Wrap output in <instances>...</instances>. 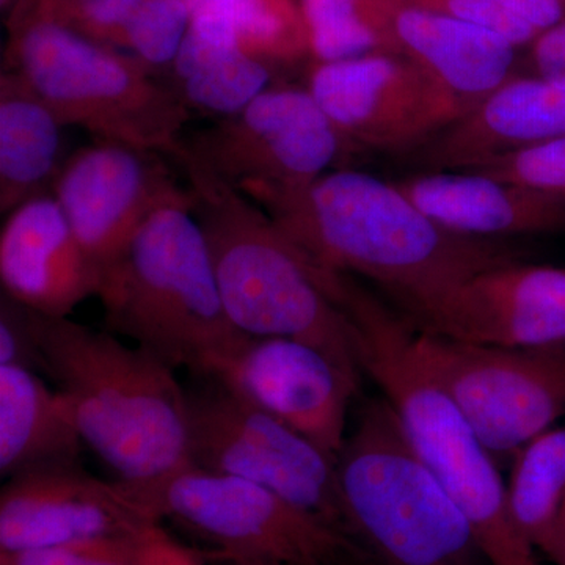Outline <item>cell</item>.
Listing matches in <instances>:
<instances>
[{
  "instance_id": "1",
  "label": "cell",
  "mask_w": 565,
  "mask_h": 565,
  "mask_svg": "<svg viewBox=\"0 0 565 565\" xmlns=\"http://www.w3.org/2000/svg\"><path fill=\"white\" fill-rule=\"evenodd\" d=\"M321 269L374 282L408 313L475 275L522 262L504 241L445 228L399 188L340 169L300 188H239Z\"/></svg>"
},
{
  "instance_id": "22",
  "label": "cell",
  "mask_w": 565,
  "mask_h": 565,
  "mask_svg": "<svg viewBox=\"0 0 565 565\" xmlns=\"http://www.w3.org/2000/svg\"><path fill=\"white\" fill-rule=\"evenodd\" d=\"M50 104L21 74L0 76V211L50 195L61 172L62 131Z\"/></svg>"
},
{
  "instance_id": "23",
  "label": "cell",
  "mask_w": 565,
  "mask_h": 565,
  "mask_svg": "<svg viewBox=\"0 0 565 565\" xmlns=\"http://www.w3.org/2000/svg\"><path fill=\"white\" fill-rule=\"evenodd\" d=\"M29 7L152 70L172 66L191 22L185 0H32Z\"/></svg>"
},
{
  "instance_id": "25",
  "label": "cell",
  "mask_w": 565,
  "mask_h": 565,
  "mask_svg": "<svg viewBox=\"0 0 565 565\" xmlns=\"http://www.w3.org/2000/svg\"><path fill=\"white\" fill-rule=\"evenodd\" d=\"M191 17L218 25L248 57L278 74L311 55L299 0H185Z\"/></svg>"
},
{
  "instance_id": "18",
  "label": "cell",
  "mask_w": 565,
  "mask_h": 565,
  "mask_svg": "<svg viewBox=\"0 0 565 565\" xmlns=\"http://www.w3.org/2000/svg\"><path fill=\"white\" fill-rule=\"evenodd\" d=\"M385 51L403 55L445 85L465 114L514 76L515 50L479 28L397 0H370Z\"/></svg>"
},
{
  "instance_id": "11",
  "label": "cell",
  "mask_w": 565,
  "mask_h": 565,
  "mask_svg": "<svg viewBox=\"0 0 565 565\" xmlns=\"http://www.w3.org/2000/svg\"><path fill=\"white\" fill-rule=\"evenodd\" d=\"M184 148L236 189L300 188L351 154L311 92L281 82L184 139Z\"/></svg>"
},
{
  "instance_id": "28",
  "label": "cell",
  "mask_w": 565,
  "mask_h": 565,
  "mask_svg": "<svg viewBox=\"0 0 565 565\" xmlns=\"http://www.w3.org/2000/svg\"><path fill=\"white\" fill-rule=\"evenodd\" d=\"M465 172L565 199V136L497 156Z\"/></svg>"
},
{
  "instance_id": "15",
  "label": "cell",
  "mask_w": 565,
  "mask_h": 565,
  "mask_svg": "<svg viewBox=\"0 0 565 565\" xmlns=\"http://www.w3.org/2000/svg\"><path fill=\"white\" fill-rule=\"evenodd\" d=\"M418 332L471 344H565V269L523 262L475 275L399 313Z\"/></svg>"
},
{
  "instance_id": "5",
  "label": "cell",
  "mask_w": 565,
  "mask_h": 565,
  "mask_svg": "<svg viewBox=\"0 0 565 565\" xmlns=\"http://www.w3.org/2000/svg\"><path fill=\"white\" fill-rule=\"evenodd\" d=\"M107 332L178 370L207 377L247 340L226 313L192 203L162 207L104 267L98 294Z\"/></svg>"
},
{
  "instance_id": "27",
  "label": "cell",
  "mask_w": 565,
  "mask_h": 565,
  "mask_svg": "<svg viewBox=\"0 0 565 565\" xmlns=\"http://www.w3.org/2000/svg\"><path fill=\"white\" fill-rule=\"evenodd\" d=\"M313 62L386 52L370 0H299Z\"/></svg>"
},
{
  "instance_id": "9",
  "label": "cell",
  "mask_w": 565,
  "mask_h": 565,
  "mask_svg": "<svg viewBox=\"0 0 565 565\" xmlns=\"http://www.w3.org/2000/svg\"><path fill=\"white\" fill-rule=\"evenodd\" d=\"M188 392L189 460L273 490L349 534L338 457L212 377ZM352 539V537H351Z\"/></svg>"
},
{
  "instance_id": "30",
  "label": "cell",
  "mask_w": 565,
  "mask_h": 565,
  "mask_svg": "<svg viewBox=\"0 0 565 565\" xmlns=\"http://www.w3.org/2000/svg\"><path fill=\"white\" fill-rule=\"evenodd\" d=\"M0 366L41 370L33 311L2 294L0 300Z\"/></svg>"
},
{
  "instance_id": "13",
  "label": "cell",
  "mask_w": 565,
  "mask_h": 565,
  "mask_svg": "<svg viewBox=\"0 0 565 565\" xmlns=\"http://www.w3.org/2000/svg\"><path fill=\"white\" fill-rule=\"evenodd\" d=\"M167 156L111 140H93L63 162L52 195L82 247L109 266L162 207L192 203Z\"/></svg>"
},
{
  "instance_id": "32",
  "label": "cell",
  "mask_w": 565,
  "mask_h": 565,
  "mask_svg": "<svg viewBox=\"0 0 565 565\" xmlns=\"http://www.w3.org/2000/svg\"><path fill=\"white\" fill-rule=\"evenodd\" d=\"M530 62L535 76L565 84V21L531 44Z\"/></svg>"
},
{
  "instance_id": "21",
  "label": "cell",
  "mask_w": 565,
  "mask_h": 565,
  "mask_svg": "<svg viewBox=\"0 0 565 565\" xmlns=\"http://www.w3.org/2000/svg\"><path fill=\"white\" fill-rule=\"evenodd\" d=\"M84 438L65 393L35 371L0 366V473L3 478L79 462Z\"/></svg>"
},
{
  "instance_id": "4",
  "label": "cell",
  "mask_w": 565,
  "mask_h": 565,
  "mask_svg": "<svg viewBox=\"0 0 565 565\" xmlns=\"http://www.w3.org/2000/svg\"><path fill=\"white\" fill-rule=\"evenodd\" d=\"M41 370L68 397L84 444L125 481L189 460L188 392L158 355L71 321L33 313Z\"/></svg>"
},
{
  "instance_id": "20",
  "label": "cell",
  "mask_w": 565,
  "mask_h": 565,
  "mask_svg": "<svg viewBox=\"0 0 565 565\" xmlns=\"http://www.w3.org/2000/svg\"><path fill=\"white\" fill-rule=\"evenodd\" d=\"M435 222L478 239L565 232V199L484 174L419 172L396 182Z\"/></svg>"
},
{
  "instance_id": "12",
  "label": "cell",
  "mask_w": 565,
  "mask_h": 565,
  "mask_svg": "<svg viewBox=\"0 0 565 565\" xmlns=\"http://www.w3.org/2000/svg\"><path fill=\"white\" fill-rule=\"evenodd\" d=\"M307 88L351 154H412L465 115L441 82L392 52L313 62Z\"/></svg>"
},
{
  "instance_id": "7",
  "label": "cell",
  "mask_w": 565,
  "mask_h": 565,
  "mask_svg": "<svg viewBox=\"0 0 565 565\" xmlns=\"http://www.w3.org/2000/svg\"><path fill=\"white\" fill-rule=\"evenodd\" d=\"M7 70L21 74L65 126L172 159L191 110L156 70L31 9L11 18Z\"/></svg>"
},
{
  "instance_id": "31",
  "label": "cell",
  "mask_w": 565,
  "mask_h": 565,
  "mask_svg": "<svg viewBox=\"0 0 565 565\" xmlns=\"http://www.w3.org/2000/svg\"><path fill=\"white\" fill-rule=\"evenodd\" d=\"M139 565H215L214 553L189 545L156 523L141 535Z\"/></svg>"
},
{
  "instance_id": "19",
  "label": "cell",
  "mask_w": 565,
  "mask_h": 565,
  "mask_svg": "<svg viewBox=\"0 0 565 565\" xmlns=\"http://www.w3.org/2000/svg\"><path fill=\"white\" fill-rule=\"evenodd\" d=\"M565 136V84L512 76L408 156L419 172L465 170L497 156Z\"/></svg>"
},
{
  "instance_id": "34",
  "label": "cell",
  "mask_w": 565,
  "mask_h": 565,
  "mask_svg": "<svg viewBox=\"0 0 565 565\" xmlns=\"http://www.w3.org/2000/svg\"><path fill=\"white\" fill-rule=\"evenodd\" d=\"M215 565H285L273 561L250 559V557H222L214 559Z\"/></svg>"
},
{
  "instance_id": "16",
  "label": "cell",
  "mask_w": 565,
  "mask_h": 565,
  "mask_svg": "<svg viewBox=\"0 0 565 565\" xmlns=\"http://www.w3.org/2000/svg\"><path fill=\"white\" fill-rule=\"evenodd\" d=\"M156 523L122 479L103 481L79 462L22 471L0 493V552L136 534Z\"/></svg>"
},
{
  "instance_id": "6",
  "label": "cell",
  "mask_w": 565,
  "mask_h": 565,
  "mask_svg": "<svg viewBox=\"0 0 565 565\" xmlns=\"http://www.w3.org/2000/svg\"><path fill=\"white\" fill-rule=\"evenodd\" d=\"M349 534L382 565H489L444 484L405 440L393 412L371 401L337 459Z\"/></svg>"
},
{
  "instance_id": "14",
  "label": "cell",
  "mask_w": 565,
  "mask_h": 565,
  "mask_svg": "<svg viewBox=\"0 0 565 565\" xmlns=\"http://www.w3.org/2000/svg\"><path fill=\"white\" fill-rule=\"evenodd\" d=\"M207 377L338 457L360 379L315 345L289 338H247Z\"/></svg>"
},
{
  "instance_id": "3",
  "label": "cell",
  "mask_w": 565,
  "mask_h": 565,
  "mask_svg": "<svg viewBox=\"0 0 565 565\" xmlns=\"http://www.w3.org/2000/svg\"><path fill=\"white\" fill-rule=\"evenodd\" d=\"M172 161L184 173L192 212L234 326L250 338H289L315 345L362 377L351 322L323 288L318 266L259 204L196 162L184 141Z\"/></svg>"
},
{
  "instance_id": "17",
  "label": "cell",
  "mask_w": 565,
  "mask_h": 565,
  "mask_svg": "<svg viewBox=\"0 0 565 565\" xmlns=\"http://www.w3.org/2000/svg\"><path fill=\"white\" fill-rule=\"evenodd\" d=\"M102 274L52 193L7 214L0 233V282L14 302L47 318H68L98 294Z\"/></svg>"
},
{
  "instance_id": "33",
  "label": "cell",
  "mask_w": 565,
  "mask_h": 565,
  "mask_svg": "<svg viewBox=\"0 0 565 565\" xmlns=\"http://www.w3.org/2000/svg\"><path fill=\"white\" fill-rule=\"evenodd\" d=\"M544 553L556 563L565 565V509L563 515H561L559 523H557L555 534H553L552 541L546 545Z\"/></svg>"
},
{
  "instance_id": "26",
  "label": "cell",
  "mask_w": 565,
  "mask_h": 565,
  "mask_svg": "<svg viewBox=\"0 0 565 565\" xmlns=\"http://www.w3.org/2000/svg\"><path fill=\"white\" fill-rule=\"evenodd\" d=\"M511 460L509 511L527 544L544 552L565 509V426L539 435Z\"/></svg>"
},
{
  "instance_id": "10",
  "label": "cell",
  "mask_w": 565,
  "mask_h": 565,
  "mask_svg": "<svg viewBox=\"0 0 565 565\" xmlns=\"http://www.w3.org/2000/svg\"><path fill=\"white\" fill-rule=\"evenodd\" d=\"M416 343L497 462L511 460L565 415V344H471L418 330Z\"/></svg>"
},
{
  "instance_id": "8",
  "label": "cell",
  "mask_w": 565,
  "mask_h": 565,
  "mask_svg": "<svg viewBox=\"0 0 565 565\" xmlns=\"http://www.w3.org/2000/svg\"><path fill=\"white\" fill-rule=\"evenodd\" d=\"M126 484L154 522L180 527L215 559L250 557L285 565H364L371 559L321 516L243 479L189 463Z\"/></svg>"
},
{
  "instance_id": "29",
  "label": "cell",
  "mask_w": 565,
  "mask_h": 565,
  "mask_svg": "<svg viewBox=\"0 0 565 565\" xmlns=\"http://www.w3.org/2000/svg\"><path fill=\"white\" fill-rule=\"evenodd\" d=\"M145 531L84 539L21 552H0V565H139L141 535Z\"/></svg>"
},
{
  "instance_id": "2",
  "label": "cell",
  "mask_w": 565,
  "mask_h": 565,
  "mask_svg": "<svg viewBox=\"0 0 565 565\" xmlns=\"http://www.w3.org/2000/svg\"><path fill=\"white\" fill-rule=\"evenodd\" d=\"M327 291L351 322L356 360L419 460L444 484L489 565H539L516 530L505 481L478 433L419 353L416 330L351 275L329 273Z\"/></svg>"
},
{
  "instance_id": "24",
  "label": "cell",
  "mask_w": 565,
  "mask_h": 565,
  "mask_svg": "<svg viewBox=\"0 0 565 565\" xmlns=\"http://www.w3.org/2000/svg\"><path fill=\"white\" fill-rule=\"evenodd\" d=\"M172 87L189 110L222 118L243 109L264 90L280 84V74L245 55L228 36L191 20L172 63Z\"/></svg>"
}]
</instances>
